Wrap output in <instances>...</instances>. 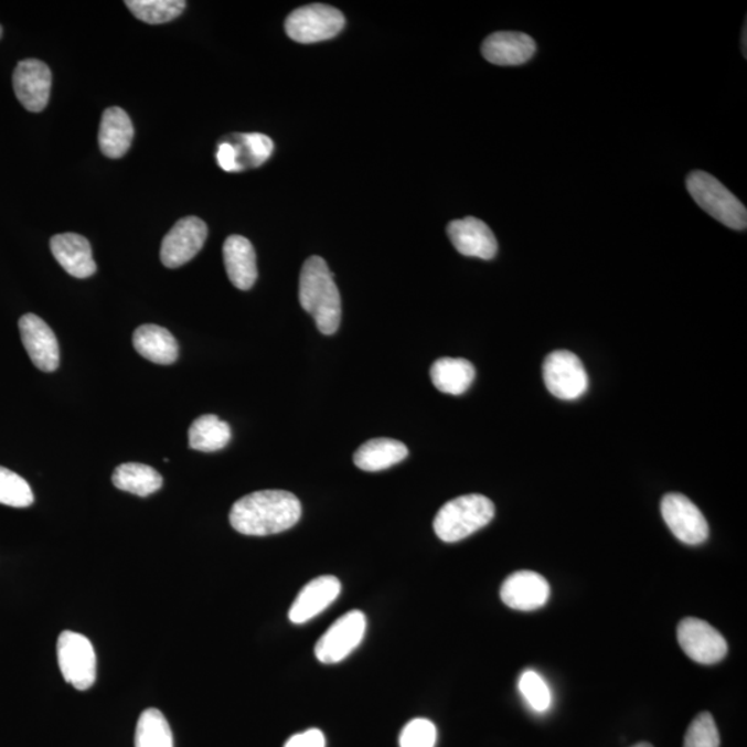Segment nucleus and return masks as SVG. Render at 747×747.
Returning <instances> with one entry per match:
<instances>
[{"label":"nucleus","mask_w":747,"mask_h":747,"mask_svg":"<svg viewBox=\"0 0 747 747\" xmlns=\"http://www.w3.org/2000/svg\"><path fill=\"white\" fill-rule=\"evenodd\" d=\"M285 747H326L324 734L320 729H308L302 734L294 735Z\"/></svg>","instance_id":"obj_34"},{"label":"nucleus","mask_w":747,"mask_h":747,"mask_svg":"<svg viewBox=\"0 0 747 747\" xmlns=\"http://www.w3.org/2000/svg\"><path fill=\"white\" fill-rule=\"evenodd\" d=\"M216 161L225 172H242L244 171L242 162H239V154L236 145L231 141H223L217 146Z\"/></svg>","instance_id":"obj_33"},{"label":"nucleus","mask_w":747,"mask_h":747,"mask_svg":"<svg viewBox=\"0 0 747 747\" xmlns=\"http://www.w3.org/2000/svg\"><path fill=\"white\" fill-rule=\"evenodd\" d=\"M686 188L695 203L714 220L734 231H746L745 205L712 174L703 171L692 172L686 179Z\"/></svg>","instance_id":"obj_4"},{"label":"nucleus","mask_w":747,"mask_h":747,"mask_svg":"<svg viewBox=\"0 0 747 747\" xmlns=\"http://www.w3.org/2000/svg\"><path fill=\"white\" fill-rule=\"evenodd\" d=\"M2 34H3V30H2V26H0V38H2Z\"/></svg>","instance_id":"obj_37"},{"label":"nucleus","mask_w":747,"mask_h":747,"mask_svg":"<svg viewBox=\"0 0 747 747\" xmlns=\"http://www.w3.org/2000/svg\"><path fill=\"white\" fill-rule=\"evenodd\" d=\"M125 4L136 19L147 24L169 23L185 9L183 0H129Z\"/></svg>","instance_id":"obj_27"},{"label":"nucleus","mask_w":747,"mask_h":747,"mask_svg":"<svg viewBox=\"0 0 747 747\" xmlns=\"http://www.w3.org/2000/svg\"><path fill=\"white\" fill-rule=\"evenodd\" d=\"M494 514L493 501L484 495H461L446 503L436 514L434 521L436 536L445 543L461 542L489 525Z\"/></svg>","instance_id":"obj_3"},{"label":"nucleus","mask_w":747,"mask_h":747,"mask_svg":"<svg viewBox=\"0 0 747 747\" xmlns=\"http://www.w3.org/2000/svg\"><path fill=\"white\" fill-rule=\"evenodd\" d=\"M408 456V449L399 440L377 438L365 441L354 452L353 461L360 470L380 472L402 462Z\"/></svg>","instance_id":"obj_21"},{"label":"nucleus","mask_w":747,"mask_h":747,"mask_svg":"<svg viewBox=\"0 0 747 747\" xmlns=\"http://www.w3.org/2000/svg\"><path fill=\"white\" fill-rule=\"evenodd\" d=\"M32 503L34 493L29 482L8 468L0 467V504L26 509Z\"/></svg>","instance_id":"obj_28"},{"label":"nucleus","mask_w":747,"mask_h":747,"mask_svg":"<svg viewBox=\"0 0 747 747\" xmlns=\"http://www.w3.org/2000/svg\"><path fill=\"white\" fill-rule=\"evenodd\" d=\"M536 53V43L522 32H495L484 40L483 57L495 65H521Z\"/></svg>","instance_id":"obj_18"},{"label":"nucleus","mask_w":747,"mask_h":747,"mask_svg":"<svg viewBox=\"0 0 747 747\" xmlns=\"http://www.w3.org/2000/svg\"><path fill=\"white\" fill-rule=\"evenodd\" d=\"M21 341L26 353L43 373H53L58 369L60 348L56 335L45 321L36 314H24L19 321Z\"/></svg>","instance_id":"obj_13"},{"label":"nucleus","mask_w":747,"mask_h":747,"mask_svg":"<svg viewBox=\"0 0 747 747\" xmlns=\"http://www.w3.org/2000/svg\"><path fill=\"white\" fill-rule=\"evenodd\" d=\"M60 672L78 691L89 690L96 681V652L85 636L64 631L57 641Z\"/></svg>","instance_id":"obj_5"},{"label":"nucleus","mask_w":747,"mask_h":747,"mask_svg":"<svg viewBox=\"0 0 747 747\" xmlns=\"http://www.w3.org/2000/svg\"><path fill=\"white\" fill-rule=\"evenodd\" d=\"M223 259L228 278L238 290L248 291L258 278L256 254L249 239L243 236H231L223 245Z\"/></svg>","instance_id":"obj_19"},{"label":"nucleus","mask_w":747,"mask_h":747,"mask_svg":"<svg viewBox=\"0 0 747 747\" xmlns=\"http://www.w3.org/2000/svg\"><path fill=\"white\" fill-rule=\"evenodd\" d=\"M239 146L236 145L239 162H242L243 169L247 167H260L262 163H265L269 160L275 150V145H273L269 136L262 134H247L237 136Z\"/></svg>","instance_id":"obj_29"},{"label":"nucleus","mask_w":747,"mask_h":747,"mask_svg":"<svg viewBox=\"0 0 747 747\" xmlns=\"http://www.w3.org/2000/svg\"><path fill=\"white\" fill-rule=\"evenodd\" d=\"M51 249L58 265L70 276L87 278L96 273L92 247L85 237L75 233L57 234L51 239Z\"/></svg>","instance_id":"obj_17"},{"label":"nucleus","mask_w":747,"mask_h":747,"mask_svg":"<svg viewBox=\"0 0 747 747\" xmlns=\"http://www.w3.org/2000/svg\"><path fill=\"white\" fill-rule=\"evenodd\" d=\"M299 302L316 321L321 334L332 335L341 324V296L334 276L320 256H312L299 277Z\"/></svg>","instance_id":"obj_2"},{"label":"nucleus","mask_w":747,"mask_h":747,"mask_svg":"<svg viewBox=\"0 0 747 747\" xmlns=\"http://www.w3.org/2000/svg\"><path fill=\"white\" fill-rule=\"evenodd\" d=\"M345 26V18L340 10L314 3L302 7L288 15L287 35L298 43H316L331 40Z\"/></svg>","instance_id":"obj_6"},{"label":"nucleus","mask_w":747,"mask_h":747,"mask_svg":"<svg viewBox=\"0 0 747 747\" xmlns=\"http://www.w3.org/2000/svg\"><path fill=\"white\" fill-rule=\"evenodd\" d=\"M684 747H719V734L711 713H701L686 730Z\"/></svg>","instance_id":"obj_31"},{"label":"nucleus","mask_w":747,"mask_h":747,"mask_svg":"<svg viewBox=\"0 0 747 747\" xmlns=\"http://www.w3.org/2000/svg\"><path fill=\"white\" fill-rule=\"evenodd\" d=\"M677 638L685 655L696 663L716 664L727 657V641L722 632L705 620L696 618L681 620Z\"/></svg>","instance_id":"obj_9"},{"label":"nucleus","mask_w":747,"mask_h":747,"mask_svg":"<svg viewBox=\"0 0 747 747\" xmlns=\"http://www.w3.org/2000/svg\"><path fill=\"white\" fill-rule=\"evenodd\" d=\"M517 686H520L522 696L525 697L527 705L533 711L540 713L548 711L553 700H551V691L542 675L533 672V670H526L522 673Z\"/></svg>","instance_id":"obj_30"},{"label":"nucleus","mask_w":747,"mask_h":747,"mask_svg":"<svg viewBox=\"0 0 747 747\" xmlns=\"http://www.w3.org/2000/svg\"><path fill=\"white\" fill-rule=\"evenodd\" d=\"M136 747H173V735L166 716L157 708H147L139 717Z\"/></svg>","instance_id":"obj_26"},{"label":"nucleus","mask_w":747,"mask_h":747,"mask_svg":"<svg viewBox=\"0 0 747 747\" xmlns=\"http://www.w3.org/2000/svg\"><path fill=\"white\" fill-rule=\"evenodd\" d=\"M162 477L154 468L146 463L127 462L117 467L113 473V483L122 492L147 498L162 488Z\"/></svg>","instance_id":"obj_24"},{"label":"nucleus","mask_w":747,"mask_h":747,"mask_svg":"<svg viewBox=\"0 0 747 747\" xmlns=\"http://www.w3.org/2000/svg\"><path fill=\"white\" fill-rule=\"evenodd\" d=\"M447 234L451 244L463 256L490 260L498 255V239L487 223L477 217L452 221L447 226Z\"/></svg>","instance_id":"obj_15"},{"label":"nucleus","mask_w":747,"mask_h":747,"mask_svg":"<svg viewBox=\"0 0 747 747\" xmlns=\"http://www.w3.org/2000/svg\"><path fill=\"white\" fill-rule=\"evenodd\" d=\"M549 593L548 581L542 575L536 572L520 570L506 577L501 586L500 597L506 607L531 612L547 604Z\"/></svg>","instance_id":"obj_14"},{"label":"nucleus","mask_w":747,"mask_h":747,"mask_svg":"<svg viewBox=\"0 0 747 747\" xmlns=\"http://www.w3.org/2000/svg\"><path fill=\"white\" fill-rule=\"evenodd\" d=\"M13 87L25 110L41 113L51 99V68L41 60H23L14 70Z\"/></svg>","instance_id":"obj_12"},{"label":"nucleus","mask_w":747,"mask_h":747,"mask_svg":"<svg viewBox=\"0 0 747 747\" xmlns=\"http://www.w3.org/2000/svg\"><path fill=\"white\" fill-rule=\"evenodd\" d=\"M746 34H747V30H746V25H745V29H744V56L745 57L747 56V54H746V38H747V35Z\"/></svg>","instance_id":"obj_35"},{"label":"nucleus","mask_w":747,"mask_h":747,"mask_svg":"<svg viewBox=\"0 0 747 747\" xmlns=\"http://www.w3.org/2000/svg\"><path fill=\"white\" fill-rule=\"evenodd\" d=\"M232 439L231 425L222 421L214 414H205L192 424L189 429L190 449L214 452L225 449Z\"/></svg>","instance_id":"obj_25"},{"label":"nucleus","mask_w":747,"mask_h":747,"mask_svg":"<svg viewBox=\"0 0 747 747\" xmlns=\"http://www.w3.org/2000/svg\"><path fill=\"white\" fill-rule=\"evenodd\" d=\"M367 620L360 610H352L338 619L316 643L314 655L324 664L340 663L360 645Z\"/></svg>","instance_id":"obj_8"},{"label":"nucleus","mask_w":747,"mask_h":747,"mask_svg":"<svg viewBox=\"0 0 747 747\" xmlns=\"http://www.w3.org/2000/svg\"><path fill=\"white\" fill-rule=\"evenodd\" d=\"M477 377L476 367L466 359L441 358L430 367V380L441 394H466Z\"/></svg>","instance_id":"obj_23"},{"label":"nucleus","mask_w":747,"mask_h":747,"mask_svg":"<svg viewBox=\"0 0 747 747\" xmlns=\"http://www.w3.org/2000/svg\"><path fill=\"white\" fill-rule=\"evenodd\" d=\"M135 135L134 124L127 113L119 107L107 108L103 113L99 145L103 154L118 160L127 154Z\"/></svg>","instance_id":"obj_20"},{"label":"nucleus","mask_w":747,"mask_h":747,"mask_svg":"<svg viewBox=\"0 0 747 747\" xmlns=\"http://www.w3.org/2000/svg\"><path fill=\"white\" fill-rule=\"evenodd\" d=\"M632 747H653V746H652V745H649V744H647V741H641V744H638V745H636V746H632Z\"/></svg>","instance_id":"obj_36"},{"label":"nucleus","mask_w":747,"mask_h":747,"mask_svg":"<svg viewBox=\"0 0 747 747\" xmlns=\"http://www.w3.org/2000/svg\"><path fill=\"white\" fill-rule=\"evenodd\" d=\"M209 227L200 217L189 216L180 220L163 238L161 262L169 269L188 264L203 249Z\"/></svg>","instance_id":"obj_11"},{"label":"nucleus","mask_w":747,"mask_h":747,"mask_svg":"<svg viewBox=\"0 0 747 747\" xmlns=\"http://www.w3.org/2000/svg\"><path fill=\"white\" fill-rule=\"evenodd\" d=\"M341 588V581L334 576H320L308 583L298 594L288 613L292 623H307L323 612L340 596Z\"/></svg>","instance_id":"obj_16"},{"label":"nucleus","mask_w":747,"mask_h":747,"mask_svg":"<svg viewBox=\"0 0 747 747\" xmlns=\"http://www.w3.org/2000/svg\"><path fill=\"white\" fill-rule=\"evenodd\" d=\"M664 522L675 537L689 545H700L708 537V525L702 511L684 494L669 493L662 499Z\"/></svg>","instance_id":"obj_10"},{"label":"nucleus","mask_w":747,"mask_h":747,"mask_svg":"<svg viewBox=\"0 0 747 747\" xmlns=\"http://www.w3.org/2000/svg\"><path fill=\"white\" fill-rule=\"evenodd\" d=\"M134 346L140 356L156 364H172L179 356V345L174 337L156 324L139 327L134 334Z\"/></svg>","instance_id":"obj_22"},{"label":"nucleus","mask_w":747,"mask_h":747,"mask_svg":"<svg viewBox=\"0 0 747 747\" xmlns=\"http://www.w3.org/2000/svg\"><path fill=\"white\" fill-rule=\"evenodd\" d=\"M302 515L301 501L285 490H262L244 495L231 511L234 531L245 536H270L296 526Z\"/></svg>","instance_id":"obj_1"},{"label":"nucleus","mask_w":747,"mask_h":747,"mask_svg":"<svg viewBox=\"0 0 747 747\" xmlns=\"http://www.w3.org/2000/svg\"><path fill=\"white\" fill-rule=\"evenodd\" d=\"M544 384L561 401H576L588 389V375L579 356L569 351L549 353L543 364Z\"/></svg>","instance_id":"obj_7"},{"label":"nucleus","mask_w":747,"mask_h":747,"mask_svg":"<svg viewBox=\"0 0 747 747\" xmlns=\"http://www.w3.org/2000/svg\"><path fill=\"white\" fill-rule=\"evenodd\" d=\"M436 744V727L427 718H414L403 728L401 747H434Z\"/></svg>","instance_id":"obj_32"}]
</instances>
